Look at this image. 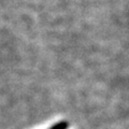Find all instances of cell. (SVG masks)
Wrapping results in <instances>:
<instances>
[{
  "mask_svg": "<svg viewBox=\"0 0 129 129\" xmlns=\"http://www.w3.org/2000/svg\"><path fill=\"white\" fill-rule=\"evenodd\" d=\"M70 126L69 122L67 120H60V122L54 124L52 127H50L48 129H68V127Z\"/></svg>",
  "mask_w": 129,
  "mask_h": 129,
  "instance_id": "1",
  "label": "cell"
}]
</instances>
